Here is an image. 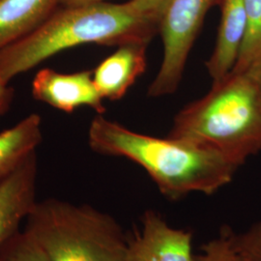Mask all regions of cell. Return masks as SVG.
I'll return each mask as SVG.
<instances>
[{
	"label": "cell",
	"mask_w": 261,
	"mask_h": 261,
	"mask_svg": "<svg viewBox=\"0 0 261 261\" xmlns=\"http://www.w3.org/2000/svg\"><path fill=\"white\" fill-rule=\"evenodd\" d=\"M88 143L96 153L128 159L144 168L171 201L192 193L211 196L229 184L239 168L213 150L169 136L161 139L140 134L102 114L90 124Z\"/></svg>",
	"instance_id": "1"
},
{
	"label": "cell",
	"mask_w": 261,
	"mask_h": 261,
	"mask_svg": "<svg viewBox=\"0 0 261 261\" xmlns=\"http://www.w3.org/2000/svg\"><path fill=\"white\" fill-rule=\"evenodd\" d=\"M159 30L158 21L138 14L128 2L60 5L33 33L0 53V83L9 84L15 76L71 47L149 44Z\"/></svg>",
	"instance_id": "2"
},
{
	"label": "cell",
	"mask_w": 261,
	"mask_h": 261,
	"mask_svg": "<svg viewBox=\"0 0 261 261\" xmlns=\"http://www.w3.org/2000/svg\"><path fill=\"white\" fill-rule=\"evenodd\" d=\"M223 155L239 168L261 151V92L247 72H230L178 112L168 135Z\"/></svg>",
	"instance_id": "3"
},
{
	"label": "cell",
	"mask_w": 261,
	"mask_h": 261,
	"mask_svg": "<svg viewBox=\"0 0 261 261\" xmlns=\"http://www.w3.org/2000/svg\"><path fill=\"white\" fill-rule=\"evenodd\" d=\"M25 220L49 261H125L129 236L93 206L51 197L36 201Z\"/></svg>",
	"instance_id": "4"
},
{
	"label": "cell",
	"mask_w": 261,
	"mask_h": 261,
	"mask_svg": "<svg viewBox=\"0 0 261 261\" xmlns=\"http://www.w3.org/2000/svg\"><path fill=\"white\" fill-rule=\"evenodd\" d=\"M221 0H172L160 23L164 56L150 85V97L173 93L179 86L187 59L208 11Z\"/></svg>",
	"instance_id": "5"
},
{
	"label": "cell",
	"mask_w": 261,
	"mask_h": 261,
	"mask_svg": "<svg viewBox=\"0 0 261 261\" xmlns=\"http://www.w3.org/2000/svg\"><path fill=\"white\" fill-rule=\"evenodd\" d=\"M140 231L129 236L125 261H194L193 232L168 224L163 215L146 210Z\"/></svg>",
	"instance_id": "6"
},
{
	"label": "cell",
	"mask_w": 261,
	"mask_h": 261,
	"mask_svg": "<svg viewBox=\"0 0 261 261\" xmlns=\"http://www.w3.org/2000/svg\"><path fill=\"white\" fill-rule=\"evenodd\" d=\"M31 94L39 102L66 113L82 107L93 109L98 114L106 111L90 71L64 74L49 68L41 69L32 81Z\"/></svg>",
	"instance_id": "7"
},
{
	"label": "cell",
	"mask_w": 261,
	"mask_h": 261,
	"mask_svg": "<svg viewBox=\"0 0 261 261\" xmlns=\"http://www.w3.org/2000/svg\"><path fill=\"white\" fill-rule=\"evenodd\" d=\"M36 151L0 184V249L19 230L36 203Z\"/></svg>",
	"instance_id": "8"
},
{
	"label": "cell",
	"mask_w": 261,
	"mask_h": 261,
	"mask_svg": "<svg viewBox=\"0 0 261 261\" xmlns=\"http://www.w3.org/2000/svg\"><path fill=\"white\" fill-rule=\"evenodd\" d=\"M147 45L130 43L119 46L95 68L92 72L94 84L103 99L120 100L145 72Z\"/></svg>",
	"instance_id": "9"
},
{
	"label": "cell",
	"mask_w": 261,
	"mask_h": 261,
	"mask_svg": "<svg viewBox=\"0 0 261 261\" xmlns=\"http://www.w3.org/2000/svg\"><path fill=\"white\" fill-rule=\"evenodd\" d=\"M221 21L214 51L206 68L213 80L218 82L233 70L247 29L246 0H221Z\"/></svg>",
	"instance_id": "10"
},
{
	"label": "cell",
	"mask_w": 261,
	"mask_h": 261,
	"mask_svg": "<svg viewBox=\"0 0 261 261\" xmlns=\"http://www.w3.org/2000/svg\"><path fill=\"white\" fill-rule=\"evenodd\" d=\"M61 0H0V53L44 24Z\"/></svg>",
	"instance_id": "11"
},
{
	"label": "cell",
	"mask_w": 261,
	"mask_h": 261,
	"mask_svg": "<svg viewBox=\"0 0 261 261\" xmlns=\"http://www.w3.org/2000/svg\"><path fill=\"white\" fill-rule=\"evenodd\" d=\"M42 141V119L32 113L0 133V184L10 176Z\"/></svg>",
	"instance_id": "12"
},
{
	"label": "cell",
	"mask_w": 261,
	"mask_h": 261,
	"mask_svg": "<svg viewBox=\"0 0 261 261\" xmlns=\"http://www.w3.org/2000/svg\"><path fill=\"white\" fill-rule=\"evenodd\" d=\"M247 29L231 72H245L261 58V0H246Z\"/></svg>",
	"instance_id": "13"
},
{
	"label": "cell",
	"mask_w": 261,
	"mask_h": 261,
	"mask_svg": "<svg viewBox=\"0 0 261 261\" xmlns=\"http://www.w3.org/2000/svg\"><path fill=\"white\" fill-rule=\"evenodd\" d=\"M0 261H49L34 238L19 231L0 249Z\"/></svg>",
	"instance_id": "14"
},
{
	"label": "cell",
	"mask_w": 261,
	"mask_h": 261,
	"mask_svg": "<svg viewBox=\"0 0 261 261\" xmlns=\"http://www.w3.org/2000/svg\"><path fill=\"white\" fill-rule=\"evenodd\" d=\"M231 231L224 225L217 237L200 247V252L195 255L194 261H241L234 249Z\"/></svg>",
	"instance_id": "15"
},
{
	"label": "cell",
	"mask_w": 261,
	"mask_h": 261,
	"mask_svg": "<svg viewBox=\"0 0 261 261\" xmlns=\"http://www.w3.org/2000/svg\"><path fill=\"white\" fill-rule=\"evenodd\" d=\"M231 239L241 261H261V219L241 232L232 230Z\"/></svg>",
	"instance_id": "16"
},
{
	"label": "cell",
	"mask_w": 261,
	"mask_h": 261,
	"mask_svg": "<svg viewBox=\"0 0 261 261\" xmlns=\"http://www.w3.org/2000/svg\"><path fill=\"white\" fill-rule=\"evenodd\" d=\"M172 0H128L130 8L141 16L161 23L165 12Z\"/></svg>",
	"instance_id": "17"
},
{
	"label": "cell",
	"mask_w": 261,
	"mask_h": 261,
	"mask_svg": "<svg viewBox=\"0 0 261 261\" xmlns=\"http://www.w3.org/2000/svg\"><path fill=\"white\" fill-rule=\"evenodd\" d=\"M14 89L9 84L0 83V116L5 114L9 110L14 100Z\"/></svg>",
	"instance_id": "18"
},
{
	"label": "cell",
	"mask_w": 261,
	"mask_h": 261,
	"mask_svg": "<svg viewBox=\"0 0 261 261\" xmlns=\"http://www.w3.org/2000/svg\"><path fill=\"white\" fill-rule=\"evenodd\" d=\"M249 75H251L254 83L258 86L261 92V58L257 60L255 63H253L248 70H246Z\"/></svg>",
	"instance_id": "19"
},
{
	"label": "cell",
	"mask_w": 261,
	"mask_h": 261,
	"mask_svg": "<svg viewBox=\"0 0 261 261\" xmlns=\"http://www.w3.org/2000/svg\"><path fill=\"white\" fill-rule=\"evenodd\" d=\"M107 0H61L62 6H75L86 3H93V2H102Z\"/></svg>",
	"instance_id": "20"
}]
</instances>
